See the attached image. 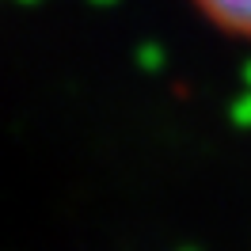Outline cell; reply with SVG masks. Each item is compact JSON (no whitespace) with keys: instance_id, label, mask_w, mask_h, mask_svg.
I'll return each mask as SVG.
<instances>
[{"instance_id":"1","label":"cell","mask_w":251,"mask_h":251,"mask_svg":"<svg viewBox=\"0 0 251 251\" xmlns=\"http://www.w3.org/2000/svg\"><path fill=\"white\" fill-rule=\"evenodd\" d=\"M217 31L251 42V0H190Z\"/></svg>"}]
</instances>
